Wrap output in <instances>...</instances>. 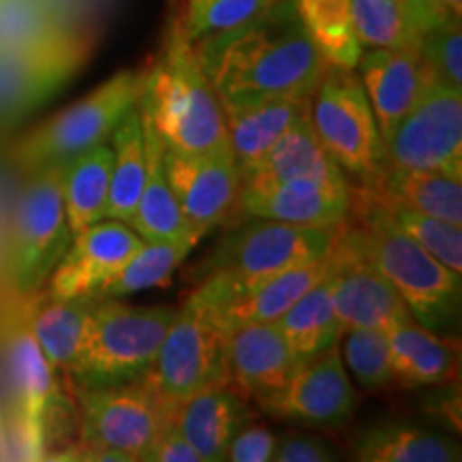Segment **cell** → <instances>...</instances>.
Masks as SVG:
<instances>
[{
	"label": "cell",
	"mask_w": 462,
	"mask_h": 462,
	"mask_svg": "<svg viewBox=\"0 0 462 462\" xmlns=\"http://www.w3.org/2000/svg\"><path fill=\"white\" fill-rule=\"evenodd\" d=\"M356 460L364 462H454L460 448L452 439L407 421H379L351 441Z\"/></svg>",
	"instance_id": "obj_29"
},
{
	"label": "cell",
	"mask_w": 462,
	"mask_h": 462,
	"mask_svg": "<svg viewBox=\"0 0 462 462\" xmlns=\"http://www.w3.org/2000/svg\"><path fill=\"white\" fill-rule=\"evenodd\" d=\"M79 446L112 448L133 460L154 446L171 426L173 404L148 379L109 388L75 390Z\"/></svg>",
	"instance_id": "obj_10"
},
{
	"label": "cell",
	"mask_w": 462,
	"mask_h": 462,
	"mask_svg": "<svg viewBox=\"0 0 462 462\" xmlns=\"http://www.w3.org/2000/svg\"><path fill=\"white\" fill-rule=\"evenodd\" d=\"M332 298L334 309L345 330L349 328H377L388 332L404 319H413L404 300L392 282L379 274L357 251L354 240L340 223L332 246Z\"/></svg>",
	"instance_id": "obj_16"
},
{
	"label": "cell",
	"mask_w": 462,
	"mask_h": 462,
	"mask_svg": "<svg viewBox=\"0 0 462 462\" xmlns=\"http://www.w3.org/2000/svg\"><path fill=\"white\" fill-rule=\"evenodd\" d=\"M418 50L432 78L462 90V22H446L421 32Z\"/></svg>",
	"instance_id": "obj_40"
},
{
	"label": "cell",
	"mask_w": 462,
	"mask_h": 462,
	"mask_svg": "<svg viewBox=\"0 0 462 462\" xmlns=\"http://www.w3.org/2000/svg\"><path fill=\"white\" fill-rule=\"evenodd\" d=\"M231 215L304 227H337L349 217V193L313 182L242 184Z\"/></svg>",
	"instance_id": "obj_20"
},
{
	"label": "cell",
	"mask_w": 462,
	"mask_h": 462,
	"mask_svg": "<svg viewBox=\"0 0 462 462\" xmlns=\"http://www.w3.org/2000/svg\"><path fill=\"white\" fill-rule=\"evenodd\" d=\"M366 189L392 201H398V204L413 208V210L424 212V215L462 225L460 178L446 176V173L439 171L385 167L379 180Z\"/></svg>",
	"instance_id": "obj_32"
},
{
	"label": "cell",
	"mask_w": 462,
	"mask_h": 462,
	"mask_svg": "<svg viewBox=\"0 0 462 462\" xmlns=\"http://www.w3.org/2000/svg\"><path fill=\"white\" fill-rule=\"evenodd\" d=\"M310 42L330 65L356 69L364 48L356 34L351 0H296Z\"/></svg>",
	"instance_id": "obj_35"
},
{
	"label": "cell",
	"mask_w": 462,
	"mask_h": 462,
	"mask_svg": "<svg viewBox=\"0 0 462 462\" xmlns=\"http://www.w3.org/2000/svg\"><path fill=\"white\" fill-rule=\"evenodd\" d=\"M163 170L195 240L231 217L242 178L229 143L208 152H182L163 143Z\"/></svg>",
	"instance_id": "obj_14"
},
{
	"label": "cell",
	"mask_w": 462,
	"mask_h": 462,
	"mask_svg": "<svg viewBox=\"0 0 462 462\" xmlns=\"http://www.w3.org/2000/svg\"><path fill=\"white\" fill-rule=\"evenodd\" d=\"M349 198L366 201L377 208L388 221L401 229L404 236L418 242V245L429 251L437 262H441L452 273H462V227L443 218L424 215V212L413 210L398 201H392L383 195L373 193L368 189L349 187Z\"/></svg>",
	"instance_id": "obj_34"
},
{
	"label": "cell",
	"mask_w": 462,
	"mask_h": 462,
	"mask_svg": "<svg viewBox=\"0 0 462 462\" xmlns=\"http://www.w3.org/2000/svg\"><path fill=\"white\" fill-rule=\"evenodd\" d=\"M279 0H182V17L190 42L198 43L253 20Z\"/></svg>",
	"instance_id": "obj_39"
},
{
	"label": "cell",
	"mask_w": 462,
	"mask_h": 462,
	"mask_svg": "<svg viewBox=\"0 0 462 462\" xmlns=\"http://www.w3.org/2000/svg\"><path fill=\"white\" fill-rule=\"evenodd\" d=\"M276 441L279 435L268 429V426L251 424L236 432L231 439L227 452H225V460L229 462H270L274 460Z\"/></svg>",
	"instance_id": "obj_41"
},
{
	"label": "cell",
	"mask_w": 462,
	"mask_h": 462,
	"mask_svg": "<svg viewBox=\"0 0 462 462\" xmlns=\"http://www.w3.org/2000/svg\"><path fill=\"white\" fill-rule=\"evenodd\" d=\"M140 116L143 148H146V182L129 225L137 236H142L143 242H187L190 246H198V240L193 238V231L182 215V208L167 182L163 140L142 109Z\"/></svg>",
	"instance_id": "obj_27"
},
{
	"label": "cell",
	"mask_w": 462,
	"mask_h": 462,
	"mask_svg": "<svg viewBox=\"0 0 462 462\" xmlns=\"http://www.w3.org/2000/svg\"><path fill=\"white\" fill-rule=\"evenodd\" d=\"M338 227H304L279 221H255L231 229L193 268L198 282L190 298L218 304L265 276L326 257L337 242Z\"/></svg>",
	"instance_id": "obj_4"
},
{
	"label": "cell",
	"mask_w": 462,
	"mask_h": 462,
	"mask_svg": "<svg viewBox=\"0 0 462 462\" xmlns=\"http://www.w3.org/2000/svg\"><path fill=\"white\" fill-rule=\"evenodd\" d=\"M143 71H118L107 82L75 101L15 143L14 159L22 171L32 173L51 165H67L86 150L107 143L116 126L142 95Z\"/></svg>",
	"instance_id": "obj_6"
},
{
	"label": "cell",
	"mask_w": 462,
	"mask_h": 462,
	"mask_svg": "<svg viewBox=\"0 0 462 462\" xmlns=\"http://www.w3.org/2000/svg\"><path fill=\"white\" fill-rule=\"evenodd\" d=\"M274 323L300 364L313 360L330 346L338 345V340L345 334V328L338 319L337 309H334L330 276L323 279L319 285L309 289Z\"/></svg>",
	"instance_id": "obj_30"
},
{
	"label": "cell",
	"mask_w": 462,
	"mask_h": 462,
	"mask_svg": "<svg viewBox=\"0 0 462 462\" xmlns=\"http://www.w3.org/2000/svg\"><path fill=\"white\" fill-rule=\"evenodd\" d=\"M0 371L22 452L31 458L48 454L56 430L65 424L69 404L58 388V374L28 328L24 306L0 328Z\"/></svg>",
	"instance_id": "obj_8"
},
{
	"label": "cell",
	"mask_w": 462,
	"mask_h": 462,
	"mask_svg": "<svg viewBox=\"0 0 462 462\" xmlns=\"http://www.w3.org/2000/svg\"><path fill=\"white\" fill-rule=\"evenodd\" d=\"M193 248L187 242H143L140 251L92 298H126L146 289L163 287Z\"/></svg>",
	"instance_id": "obj_36"
},
{
	"label": "cell",
	"mask_w": 462,
	"mask_h": 462,
	"mask_svg": "<svg viewBox=\"0 0 462 462\" xmlns=\"http://www.w3.org/2000/svg\"><path fill=\"white\" fill-rule=\"evenodd\" d=\"M343 357L346 368L364 390L379 392L394 383L390 362L388 332L377 328H349L345 330Z\"/></svg>",
	"instance_id": "obj_38"
},
{
	"label": "cell",
	"mask_w": 462,
	"mask_h": 462,
	"mask_svg": "<svg viewBox=\"0 0 462 462\" xmlns=\"http://www.w3.org/2000/svg\"><path fill=\"white\" fill-rule=\"evenodd\" d=\"M276 462H330L338 460L334 449L326 439L306 435V432H285L276 441Z\"/></svg>",
	"instance_id": "obj_42"
},
{
	"label": "cell",
	"mask_w": 462,
	"mask_h": 462,
	"mask_svg": "<svg viewBox=\"0 0 462 462\" xmlns=\"http://www.w3.org/2000/svg\"><path fill=\"white\" fill-rule=\"evenodd\" d=\"M273 182H313L349 193V182L317 137L310 112L289 126L255 170L242 180V184Z\"/></svg>",
	"instance_id": "obj_25"
},
{
	"label": "cell",
	"mask_w": 462,
	"mask_h": 462,
	"mask_svg": "<svg viewBox=\"0 0 462 462\" xmlns=\"http://www.w3.org/2000/svg\"><path fill=\"white\" fill-rule=\"evenodd\" d=\"M356 69L385 148L420 97L429 71L418 48H368L362 51Z\"/></svg>",
	"instance_id": "obj_18"
},
{
	"label": "cell",
	"mask_w": 462,
	"mask_h": 462,
	"mask_svg": "<svg viewBox=\"0 0 462 462\" xmlns=\"http://www.w3.org/2000/svg\"><path fill=\"white\" fill-rule=\"evenodd\" d=\"M142 246L143 238L129 223L116 218L92 223L73 236L45 282V293L54 298H92Z\"/></svg>",
	"instance_id": "obj_17"
},
{
	"label": "cell",
	"mask_w": 462,
	"mask_h": 462,
	"mask_svg": "<svg viewBox=\"0 0 462 462\" xmlns=\"http://www.w3.org/2000/svg\"><path fill=\"white\" fill-rule=\"evenodd\" d=\"M225 360L229 385L248 401L279 390L300 366L276 323H255L225 334Z\"/></svg>",
	"instance_id": "obj_21"
},
{
	"label": "cell",
	"mask_w": 462,
	"mask_h": 462,
	"mask_svg": "<svg viewBox=\"0 0 462 462\" xmlns=\"http://www.w3.org/2000/svg\"><path fill=\"white\" fill-rule=\"evenodd\" d=\"M383 152L385 167L462 178V90L429 73Z\"/></svg>",
	"instance_id": "obj_12"
},
{
	"label": "cell",
	"mask_w": 462,
	"mask_h": 462,
	"mask_svg": "<svg viewBox=\"0 0 462 462\" xmlns=\"http://www.w3.org/2000/svg\"><path fill=\"white\" fill-rule=\"evenodd\" d=\"M112 163V146L101 143L65 165L62 204H65L67 223L73 236L106 218Z\"/></svg>",
	"instance_id": "obj_31"
},
{
	"label": "cell",
	"mask_w": 462,
	"mask_h": 462,
	"mask_svg": "<svg viewBox=\"0 0 462 462\" xmlns=\"http://www.w3.org/2000/svg\"><path fill=\"white\" fill-rule=\"evenodd\" d=\"M225 334L208 306L189 296L167 328L146 377L150 385L176 404L212 383H229Z\"/></svg>",
	"instance_id": "obj_11"
},
{
	"label": "cell",
	"mask_w": 462,
	"mask_h": 462,
	"mask_svg": "<svg viewBox=\"0 0 462 462\" xmlns=\"http://www.w3.org/2000/svg\"><path fill=\"white\" fill-rule=\"evenodd\" d=\"M24 315L39 349L56 374L73 373L97 298H54L42 291L26 296Z\"/></svg>",
	"instance_id": "obj_26"
},
{
	"label": "cell",
	"mask_w": 462,
	"mask_h": 462,
	"mask_svg": "<svg viewBox=\"0 0 462 462\" xmlns=\"http://www.w3.org/2000/svg\"><path fill=\"white\" fill-rule=\"evenodd\" d=\"M218 101L310 97L330 62L310 42L296 0H279L245 24L195 43Z\"/></svg>",
	"instance_id": "obj_1"
},
{
	"label": "cell",
	"mask_w": 462,
	"mask_h": 462,
	"mask_svg": "<svg viewBox=\"0 0 462 462\" xmlns=\"http://www.w3.org/2000/svg\"><path fill=\"white\" fill-rule=\"evenodd\" d=\"M394 381L404 385H441L458 374V340L404 319L388 330Z\"/></svg>",
	"instance_id": "obj_28"
},
{
	"label": "cell",
	"mask_w": 462,
	"mask_h": 462,
	"mask_svg": "<svg viewBox=\"0 0 462 462\" xmlns=\"http://www.w3.org/2000/svg\"><path fill=\"white\" fill-rule=\"evenodd\" d=\"M112 176L106 218L131 223L146 182V148L140 109L131 107L112 133Z\"/></svg>",
	"instance_id": "obj_33"
},
{
	"label": "cell",
	"mask_w": 462,
	"mask_h": 462,
	"mask_svg": "<svg viewBox=\"0 0 462 462\" xmlns=\"http://www.w3.org/2000/svg\"><path fill=\"white\" fill-rule=\"evenodd\" d=\"M173 315V306H133L120 298L97 300L78 364L69 374L73 388H109L146 379Z\"/></svg>",
	"instance_id": "obj_5"
},
{
	"label": "cell",
	"mask_w": 462,
	"mask_h": 462,
	"mask_svg": "<svg viewBox=\"0 0 462 462\" xmlns=\"http://www.w3.org/2000/svg\"><path fill=\"white\" fill-rule=\"evenodd\" d=\"M62 171L65 165H51L28 173L17 195L9 245V281L17 296L42 291L73 240L62 204Z\"/></svg>",
	"instance_id": "obj_9"
},
{
	"label": "cell",
	"mask_w": 462,
	"mask_h": 462,
	"mask_svg": "<svg viewBox=\"0 0 462 462\" xmlns=\"http://www.w3.org/2000/svg\"><path fill=\"white\" fill-rule=\"evenodd\" d=\"M95 39L86 0H0V54Z\"/></svg>",
	"instance_id": "obj_24"
},
{
	"label": "cell",
	"mask_w": 462,
	"mask_h": 462,
	"mask_svg": "<svg viewBox=\"0 0 462 462\" xmlns=\"http://www.w3.org/2000/svg\"><path fill=\"white\" fill-rule=\"evenodd\" d=\"M334 268L332 253L315 262L296 265L257 281L245 291L236 293L223 302L208 306L210 315L225 332L238 330L255 323H274L304 296L309 289L328 279ZM199 302V300H198Z\"/></svg>",
	"instance_id": "obj_22"
},
{
	"label": "cell",
	"mask_w": 462,
	"mask_h": 462,
	"mask_svg": "<svg viewBox=\"0 0 462 462\" xmlns=\"http://www.w3.org/2000/svg\"><path fill=\"white\" fill-rule=\"evenodd\" d=\"M146 462H204L198 449L184 439L173 426L161 435L154 446L142 456Z\"/></svg>",
	"instance_id": "obj_44"
},
{
	"label": "cell",
	"mask_w": 462,
	"mask_h": 462,
	"mask_svg": "<svg viewBox=\"0 0 462 462\" xmlns=\"http://www.w3.org/2000/svg\"><path fill=\"white\" fill-rule=\"evenodd\" d=\"M351 17L364 50L420 45L407 0H351Z\"/></svg>",
	"instance_id": "obj_37"
},
{
	"label": "cell",
	"mask_w": 462,
	"mask_h": 462,
	"mask_svg": "<svg viewBox=\"0 0 462 462\" xmlns=\"http://www.w3.org/2000/svg\"><path fill=\"white\" fill-rule=\"evenodd\" d=\"M407 7L420 37L432 26L462 22V0H407Z\"/></svg>",
	"instance_id": "obj_43"
},
{
	"label": "cell",
	"mask_w": 462,
	"mask_h": 462,
	"mask_svg": "<svg viewBox=\"0 0 462 462\" xmlns=\"http://www.w3.org/2000/svg\"><path fill=\"white\" fill-rule=\"evenodd\" d=\"M310 120L349 187L366 189L379 180L385 170L383 142L356 69L326 67L310 95Z\"/></svg>",
	"instance_id": "obj_7"
},
{
	"label": "cell",
	"mask_w": 462,
	"mask_h": 462,
	"mask_svg": "<svg viewBox=\"0 0 462 462\" xmlns=\"http://www.w3.org/2000/svg\"><path fill=\"white\" fill-rule=\"evenodd\" d=\"M225 131L240 178L255 170L259 161L281 140L296 120L310 112V97L270 95L253 99L221 101Z\"/></svg>",
	"instance_id": "obj_19"
},
{
	"label": "cell",
	"mask_w": 462,
	"mask_h": 462,
	"mask_svg": "<svg viewBox=\"0 0 462 462\" xmlns=\"http://www.w3.org/2000/svg\"><path fill=\"white\" fill-rule=\"evenodd\" d=\"M142 71L137 107L148 116L165 146L208 152L229 143L221 101L184 26L182 5L170 9L157 54Z\"/></svg>",
	"instance_id": "obj_2"
},
{
	"label": "cell",
	"mask_w": 462,
	"mask_h": 462,
	"mask_svg": "<svg viewBox=\"0 0 462 462\" xmlns=\"http://www.w3.org/2000/svg\"><path fill=\"white\" fill-rule=\"evenodd\" d=\"M253 418L248 398L229 383H212L173 404L171 426L204 462H221L231 439Z\"/></svg>",
	"instance_id": "obj_23"
},
{
	"label": "cell",
	"mask_w": 462,
	"mask_h": 462,
	"mask_svg": "<svg viewBox=\"0 0 462 462\" xmlns=\"http://www.w3.org/2000/svg\"><path fill=\"white\" fill-rule=\"evenodd\" d=\"M345 229L364 259L392 282L415 321L435 332H454L462 304L458 273L437 262L366 201L349 198Z\"/></svg>",
	"instance_id": "obj_3"
},
{
	"label": "cell",
	"mask_w": 462,
	"mask_h": 462,
	"mask_svg": "<svg viewBox=\"0 0 462 462\" xmlns=\"http://www.w3.org/2000/svg\"><path fill=\"white\" fill-rule=\"evenodd\" d=\"M95 39L39 45L0 54V129L32 114L71 82L92 54Z\"/></svg>",
	"instance_id": "obj_15"
},
{
	"label": "cell",
	"mask_w": 462,
	"mask_h": 462,
	"mask_svg": "<svg viewBox=\"0 0 462 462\" xmlns=\"http://www.w3.org/2000/svg\"><path fill=\"white\" fill-rule=\"evenodd\" d=\"M259 411L276 420H289L313 429H334L349 421L357 407V392L346 373L338 345L313 360L300 364L282 383L253 401Z\"/></svg>",
	"instance_id": "obj_13"
}]
</instances>
